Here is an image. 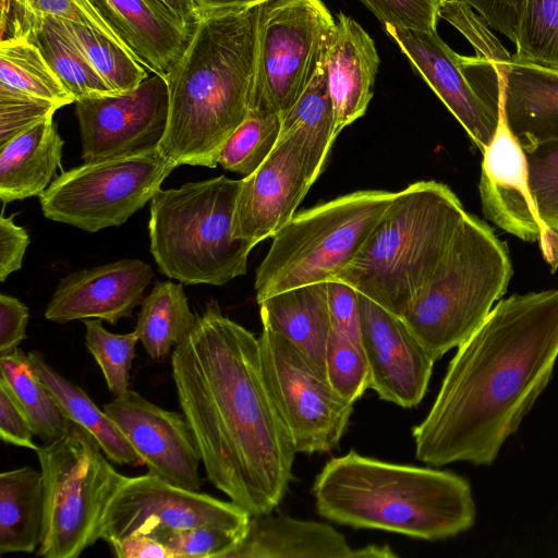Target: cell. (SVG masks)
Masks as SVG:
<instances>
[{
  "instance_id": "cell-1",
  "label": "cell",
  "mask_w": 558,
  "mask_h": 558,
  "mask_svg": "<svg viewBox=\"0 0 558 558\" xmlns=\"http://www.w3.org/2000/svg\"><path fill=\"white\" fill-rule=\"evenodd\" d=\"M171 369L209 482L251 515L271 513L296 452L264 377L259 339L211 300L173 349Z\"/></svg>"
},
{
  "instance_id": "cell-2",
  "label": "cell",
  "mask_w": 558,
  "mask_h": 558,
  "mask_svg": "<svg viewBox=\"0 0 558 558\" xmlns=\"http://www.w3.org/2000/svg\"><path fill=\"white\" fill-rule=\"evenodd\" d=\"M558 359V289L497 303L459 347L424 420L417 460L489 465L548 385Z\"/></svg>"
},
{
  "instance_id": "cell-3",
  "label": "cell",
  "mask_w": 558,
  "mask_h": 558,
  "mask_svg": "<svg viewBox=\"0 0 558 558\" xmlns=\"http://www.w3.org/2000/svg\"><path fill=\"white\" fill-rule=\"evenodd\" d=\"M259 5L202 15L167 73L168 122L157 148L175 167L215 168L222 147L248 116Z\"/></svg>"
},
{
  "instance_id": "cell-4",
  "label": "cell",
  "mask_w": 558,
  "mask_h": 558,
  "mask_svg": "<svg viewBox=\"0 0 558 558\" xmlns=\"http://www.w3.org/2000/svg\"><path fill=\"white\" fill-rule=\"evenodd\" d=\"M312 493L316 511L331 522L425 541L456 536L472 527L476 518L464 477L354 450L330 459L315 477Z\"/></svg>"
},
{
  "instance_id": "cell-5",
  "label": "cell",
  "mask_w": 558,
  "mask_h": 558,
  "mask_svg": "<svg viewBox=\"0 0 558 558\" xmlns=\"http://www.w3.org/2000/svg\"><path fill=\"white\" fill-rule=\"evenodd\" d=\"M466 211L451 189L417 181L400 192L336 279L401 317L425 287Z\"/></svg>"
},
{
  "instance_id": "cell-6",
  "label": "cell",
  "mask_w": 558,
  "mask_h": 558,
  "mask_svg": "<svg viewBox=\"0 0 558 558\" xmlns=\"http://www.w3.org/2000/svg\"><path fill=\"white\" fill-rule=\"evenodd\" d=\"M513 274L507 244L465 214L432 277L401 318L434 361L485 320Z\"/></svg>"
},
{
  "instance_id": "cell-7",
  "label": "cell",
  "mask_w": 558,
  "mask_h": 558,
  "mask_svg": "<svg viewBox=\"0 0 558 558\" xmlns=\"http://www.w3.org/2000/svg\"><path fill=\"white\" fill-rule=\"evenodd\" d=\"M242 179L225 175L159 189L150 199V253L183 284L222 286L247 269L250 242L233 236Z\"/></svg>"
},
{
  "instance_id": "cell-8",
  "label": "cell",
  "mask_w": 558,
  "mask_h": 558,
  "mask_svg": "<svg viewBox=\"0 0 558 558\" xmlns=\"http://www.w3.org/2000/svg\"><path fill=\"white\" fill-rule=\"evenodd\" d=\"M396 193L356 191L295 214L256 269L257 303L289 289L335 280L386 215Z\"/></svg>"
},
{
  "instance_id": "cell-9",
  "label": "cell",
  "mask_w": 558,
  "mask_h": 558,
  "mask_svg": "<svg viewBox=\"0 0 558 558\" xmlns=\"http://www.w3.org/2000/svg\"><path fill=\"white\" fill-rule=\"evenodd\" d=\"M45 515L36 554L77 558L102 538L107 510L126 476L105 457L96 438L71 421L60 438L36 450Z\"/></svg>"
},
{
  "instance_id": "cell-10",
  "label": "cell",
  "mask_w": 558,
  "mask_h": 558,
  "mask_svg": "<svg viewBox=\"0 0 558 558\" xmlns=\"http://www.w3.org/2000/svg\"><path fill=\"white\" fill-rule=\"evenodd\" d=\"M175 168L157 147L62 172L39 195L48 219L97 232L124 223Z\"/></svg>"
},
{
  "instance_id": "cell-11",
  "label": "cell",
  "mask_w": 558,
  "mask_h": 558,
  "mask_svg": "<svg viewBox=\"0 0 558 558\" xmlns=\"http://www.w3.org/2000/svg\"><path fill=\"white\" fill-rule=\"evenodd\" d=\"M336 20L322 0H269L259 5L250 111L286 113L324 57Z\"/></svg>"
},
{
  "instance_id": "cell-12",
  "label": "cell",
  "mask_w": 558,
  "mask_h": 558,
  "mask_svg": "<svg viewBox=\"0 0 558 558\" xmlns=\"http://www.w3.org/2000/svg\"><path fill=\"white\" fill-rule=\"evenodd\" d=\"M258 339L264 377L295 452L336 448L353 404L339 397L325 374L288 339L266 327Z\"/></svg>"
},
{
  "instance_id": "cell-13",
  "label": "cell",
  "mask_w": 558,
  "mask_h": 558,
  "mask_svg": "<svg viewBox=\"0 0 558 558\" xmlns=\"http://www.w3.org/2000/svg\"><path fill=\"white\" fill-rule=\"evenodd\" d=\"M329 153L303 130L279 138L260 167L242 179L233 236L254 246L272 238L295 215Z\"/></svg>"
},
{
  "instance_id": "cell-14",
  "label": "cell",
  "mask_w": 558,
  "mask_h": 558,
  "mask_svg": "<svg viewBox=\"0 0 558 558\" xmlns=\"http://www.w3.org/2000/svg\"><path fill=\"white\" fill-rule=\"evenodd\" d=\"M251 514L233 501L185 489L150 473L125 477L104 521L107 543L156 527L214 526L245 534Z\"/></svg>"
},
{
  "instance_id": "cell-15",
  "label": "cell",
  "mask_w": 558,
  "mask_h": 558,
  "mask_svg": "<svg viewBox=\"0 0 558 558\" xmlns=\"http://www.w3.org/2000/svg\"><path fill=\"white\" fill-rule=\"evenodd\" d=\"M74 104L84 162L135 154L157 147L165 134L168 84L166 76L153 73L133 90Z\"/></svg>"
},
{
  "instance_id": "cell-16",
  "label": "cell",
  "mask_w": 558,
  "mask_h": 558,
  "mask_svg": "<svg viewBox=\"0 0 558 558\" xmlns=\"http://www.w3.org/2000/svg\"><path fill=\"white\" fill-rule=\"evenodd\" d=\"M102 410L135 449L148 473L185 489H201L202 457L183 413L165 410L133 390L114 397Z\"/></svg>"
},
{
  "instance_id": "cell-17",
  "label": "cell",
  "mask_w": 558,
  "mask_h": 558,
  "mask_svg": "<svg viewBox=\"0 0 558 558\" xmlns=\"http://www.w3.org/2000/svg\"><path fill=\"white\" fill-rule=\"evenodd\" d=\"M359 305L371 389L399 407L417 405L427 391L435 361L401 317L361 293Z\"/></svg>"
},
{
  "instance_id": "cell-18",
  "label": "cell",
  "mask_w": 558,
  "mask_h": 558,
  "mask_svg": "<svg viewBox=\"0 0 558 558\" xmlns=\"http://www.w3.org/2000/svg\"><path fill=\"white\" fill-rule=\"evenodd\" d=\"M384 28L460 122L473 144L483 151L495 135L499 114L489 107L466 75L461 54L454 52L437 31Z\"/></svg>"
},
{
  "instance_id": "cell-19",
  "label": "cell",
  "mask_w": 558,
  "mask_h": 558,
  "mask_svg": "<svg viewBox=\"0 0 558 558\" xmlns=\"http://www.w3.org/2000/svg\"><path fill=\"white\" fill-rule=\"evenodd\" d=\"M153 276L150 265L137 258L72 272L59 281L45 318L59 324L98 318L116 325L142 304Z\"/></svg>"
},
{
  "instance_id": "cell-20",
  "label": "cell",
  "mask_w": 558,
  "mask_h": 558,
  "mask_svg": "<svg viewBox=\"0 0 558 558\" xmlns=\"http://www.w3.org/2000/svg\"><path fill=\"white\" fill-rule=\"evenodd\" d=\"M482 153L478 190L485 217L523 241H538L545 227L530 193L526 156L501 107L495 135Z\"/></svg>"
},
{
  "instance_id": "cell-21",
  "label": "cell",
  "mask_w": 558,
  "mask_h": 558,
  "mask_svg": "<svg viewBox=\"0 0 558 558\" xmlns=\"http://www.w3.org/2000/svg\"><path fill=\"white\" fill-rule=\"evenodd\" d=\"M492 60L501 110L523 150L558 141V74L512 59L504 46Z\"/></svg>"
},
{
  "instance_id": "cell-22",
  "label": "cell",
  "mask_w": 558,
  "mask_h": 558,
  "mask_svg": "<svg viewBox=\"0 0 558 558\" xmlns=\"http://www.w3.org/2000/svg\"><path fill=\"white\" fill-rule=\"evenodd\" d=\"M326 51L329 92L338 134L363 117L373 97L379 66L373 38L353 19L337 14Z\"/></svg>"
},
{
  "instance_id": "cell-23",
  "label": "cell",
  "mask_w": 558,
  "mask_h": 558,
  "mask_svg": "<svg viewBox=\"0 0 558 558\" xmlns=\"http://www.w3.org/2000/svg\"><path fill=\"white\" fill-rule=\"evenodd\" d=\"M128 50L149 72L166 76L191 33L149 0H88Z\"/></svg>"
},
{
  "instance_id": "cell-24",
  "label": "cell",
  "mask_w": 558,
  "mask_h": 558,
  "mask_svg": "<svg viewBox=\"0 0 558 558\" xmlns=\"http://www.w3.org/2000/svg\"><path fill=\"white\" fill-rule=\"evenodd\" d=\"M329 524L271 513L251 515L246 532L226 558H361Z\"/></svg>"
},
{
  "instance_id": "cell-25",
  "label": "cell",
  "mask_w": 558,
  "mask_h": 558,
  "mask_svg": "<svg viewBox=\"0 0 558 558\" xmlns=\"http://www.w3.org/2000/svg\"><path fill=\"white\" fill-rule=\"evenodd\" d=\"M258 305L263 327L292 342L325 374V351L331 331L327 282L278 292Z\"/></svg>"
},
{
  "instance_id": "cell-26",
  "label": "cell",
  "mask_w": 558,
  "mask_h": 558,
  "mask_svg": "<svg viewBox=\"0 0 558 558\" xmlns=\"http://www.w3.org/2000/svg\"><path fill=\"white\" fill-rule=\"evenodd\" d=\"M63 140L53 116L0 147V199L5 205L39 196L61 166Z\"/></svg>"
},
{
  "instance_id": "cell-27",
  "label": "cell",
  "mask_w": 558,
  "mask_h": 558,
  "mask_svg": "<svg viewBox=\"0 0 558 558\" xmlns=\"http://www.w3.org/2000/svg\"><path fill=\"white\" fill-rule=\"evenodd\" d=\"M45 515L40 471L23 466L0 474V555L36 553Z\"/></svg>"
},
{
  "instance_id": "cell-28",
  "label": "cell",
  "mask_w": 558,
  "mask_h": 558,
  "mask_svg": "<svg viewBox=\"0 0 558 558\" xmlns=\"http://www.w3.org/2000/svg\"><path fill=\"white\" fill-rule=\"evenodd\" d=\"M28 359L46 387L71 421L86 428L98 441L105 456L114 464H137L140 456L117 424L100 410L76 384L54 371L38 351Z\"/></svg>"
},
{
  "instance_id": "cell-29",
  "label": "cell",
  "mask_w": 558,
  "mask_h": 558,
  "mask_svg": "<svg viewBox=\"0 0 558 558\" xmlns=\"http://www.w3.org/2000/svg\"><path fill=\"white\" fill-rule=\"evenodd\" d=\"M135 332L153 361H162L196 323L182 283L157 281L144 298Z\"/></svg>"
},
{
  "instance_id": "cell-30",
  "label": "cell",
  "mask_w": 558,
  "mask_h": 558,
  "mask_svg": "<svg viewBox=\"0 0 558 558\" xmlns=\"http://www.w3.org/2000/svg\"><path fill=\"white\" fill-rule=\"evenodd\" d=\"M0 381L14 397L35 436L44 444L63 436L71 420L34 369L28 355L21 349L0 355Z\"/></svg>"
},
{
  "instance_id": "cell-31",
  "label": "cell",
  "mask_w": 558,
  "mask_h": 558,
  "mask_svg": "<svg viewBox=\"0 0 558 558\" xmlns=\"http://www.w3.org/2000/svg\"><path fill=\"white\" fill-rule=\"evenodd\" d=\"M26 37L37 45L50 68L75 101L87 97L114 94L65 34L58 19L40 17L32 25Z\"/></svg>"
},
{
  "instance_id": "cell-32",
  "label": "cell",
  "mask_w": 558,
  "mask_h": 558,
  "mask_svg": "<svg viewBox=\"0 0 558 558\" xmlns=\"http://www.w3.org/2000/svg\"><path fill=\"white\" fill-rule=\"evenodd\" d=\"M0 85L51 101L60 108L75 101L40 49L26 36L1 39Z\"/></svg>"
},
{
  "instance_id": "cell-33",
  "label": "cell",
  "mask_w": 558,
  "mask_h": 558,
  "mask_svg": "<svg viewBox=\"0 0 558 558\" xmlns=\"http://www.w3.org/2000/svg\"><path fill=\"white\" fill-rule=\"evenodd\" d=\"M57 19V17H56ZM92 68L117 94L136 88L149 71L124 47L83 24L58 19Z\"/></svg>"
},
{
  "instance_id": "cell-34",
  "label": "cell",
  "mask_w": 558,
  "mask_h": 558,
  "mask_svg": "<svg viewBox=\"0 0 558 558\" xmlns=\"http://www.w3.org/2000/svg\"><path fill=\"white\" fill-rule=\"evenodd\" d=\"M512 59L558 74V0H519Z\"/></svg>"
},
{
  "instance_id": "cell-35",
  "label": "cell",
  "mask_w": 558,
  "mask_h": 558,
  "mask_svg": "<svg viewBox=\"0 0 558 558\" xmlns=\"http://www.w3.org/2000/svg\"><path fill=\"white\" fill-rule=\"evenodd\" d=\"M43 16H52L92 27L128 48L88 0H2L1 39L26 36Z\"/></svg>"
},
{
  "instance_id": "cell-36",
  "label": "cell",
  "mask_w": 558,
  "mask_h": 558,
  "mask_svg": "<svg viewBox=\"0 0 558 558\" xmlns=\"http://www.w3.org/2000/svg\"><path fill=\"white\" fill-rule=\"evenodd\" d=\"M296 130L306 131L312 138L329 150L338 136L328 85L326 52L302 95L281 116L279 138Z\"/></svg>"
},
{
  "instance_id": "cell-37",
  "label": "cell",
  "mask_w": 558,
  "mask_h": 558,
  "mask_svg": "<svg viewBox=\"0 0 558 558\" xmlns=\"http://www.w3.org/2000/svg\"><path fill=\"white\" fill-rule=\"evenodd\" d=\"M280 129V114L250 111L222 147L218 163L244 177L252 174L275 148Z\"/></svg>"
},
{
  "instance_id": "cell-38",
  "label": "cell",
  "mask_w": 558,
  "mask_h": 558,
  "mask_svg": "<svg viewBox=\"0 0 558 558\" xmlns=\"http://www.w3.org/2000/svg\"><path fill=\"white\" fill-rule=\"evenodd\" d=\"M85 344L102 372L106 384L114 397L124 395L130 386V373L135 357V345L140 341L134 331L112 333L101 319H84Z\"/></svg>"
},
{
  "instance_id": "cell-39",
  "label": "cell",
  "mask_w": 558,
  "mask_h": 558,
  "mask_svg": "<svg viewBox=\"0 0 558 558\" xmlns=\"http://www.w3.org/2000/svg\"><path fill=\"white\" fill-rule=\"evenodd\" d=\"M325 375L336 393L354 404L372 384L362 344L331 329L325 351Z\"/></svg>"
},
{
  "instance_id": "cell-40",
  "label": "cell",
  "mask_w": 558,
  "mask_h": 558,
  "mask_svg": "<svg viewBox=\"0 0 558 558\" xmlns=\"http://www.w3.org/2000/svg\"><path fill=\"white\" fill-rule=\"evenodd\" d=\"M524 153L529 189L539 220L558 233V141Z\"/></svg>"
},
{
  "instance_id": "cell-41",
  "label": "cell",
  "mask_w": 558,
  "mask_h": 558,
  "mask_svg": "<svg viewBox=\"0 0 558 558\" xmlns=\"http://www.w3.org/2000/svg\"><path fill=\"white\" fill-rule=\"evenodd\" d=\"M147 535L169 548L175 558H226L244 536L214 526L156 527Z\"/></svg>"
},
{
  "instance_id": "cell-42",
  "label": "cell",
  "mask_w": 558,
  "mask_h": 558,
  "mask_svg": "<svg viewBox=\"0 0 558 558\" xmlns=\"http://www.w3.org/2000/svg\"><path fill=\"white\" fill-rule=\"evenodd\" d=\"M58 109L51 101L0 85V147Z\"/></svg>"
},
{
  "instance_id": "cell-43",
  "label": "cell",
  "mask_w": 558,
  "mask_h": 558,
  "mask_svg": "<svg viewBox=\"0 0 558 558\" xmlns=\"http://www.w3.org/2000/svg\"><path fill=\"white\" fill-rule=\"evenodd\" d=\"M381 22L383 27L437 31L442 0H361Z\"/></svg>"
},
{
  "instance_id": "cell-44",
  "label": "cell",
  "mask_w": 558,
  "mask_h": 558,
  "mask_svg": "<svg viewBox=\"0 0 558 558\" xmlns=\"http://www.w3.org/2000/svg\"><path fill=\"white\" fill-rule=\"evenodd\" d=\"M327 300L331 329L362 344L359 292L350 284L335 279L327 282Z\"/></svg>"
},
{
  "instance_id": "cell-45",
  "label": "cell",
  "mask_w": 558,
  "mask_h": 558,
  "mask_svg": "<svg viewBox=\"0 0 558 558\" xmlns=\"http://www.w3.org/2000/svg\"><path fill=\"white\" fill-rule=\"evenodd\" d=\"M35 433L23 410L4 384L0 381V437L17 447L37 450Z\"/></svg>"
},
{
  "instance_id": "cell-46",
  "label": "cell",
  "mask_w": 558,
  "mask_h": 558,
  "mask_svg": "<svg viewBox=\"0 0 558 558\" xmlns=\"http://www.w3.org/2000/svg\"><path fill=\"white\" fill-rule=\"evenodd\" d=\"M28 307L19 299L0 294V355L19 349L26 338Z\"/></svg>"
},
{
  "instance_id": "cell-47",
  "label": "cell",
  "mask_w": 558,
  "mask_h": 558,
  "mask_svg": "<svg viewBox=\"0 0 558 558\" xmlns=\"http://www.w3.org/2000/svg\"><path fill=\"white\" fill-rule=\"evenodd\" d=\"M15 214L0 218V281L4 282L12 272L22 267L23 257L29 244L27 231L14 222Z\"/></svg>"
},
{
  "instance_id": "cell-48",
  "label": "cell",
  "mask_w": 558,
  "mask_h": 558,
  "mask_svg": "<svg viewBox=\"0 0 558 558\" xmlns=\"http://www.w3.org/2000/svg\"><path fill=\"white\" fill-rule=\"evenodd\" d=\"M475 9L490 28L505 35L512 43L519 0H461Z\"/></svg>"
},
{
  "instance_id": "cell-49",
  "label": "cell",
  "mask_w": 558,
  "mask_h": 558,
  "mask_svg": "<svg viewBox=\"0 0 558 558\" xmlns=\"http://www.w3.org/2000/svg\"><path fill=\"white\" fill-rule=\"evenodd\" d=\"M108 544L119 558H175L169 548L147 534L134 533Z\"/></svg>"
},
{
  "instance_id": "cell-50",
  "label": "cell",
  "mask_w": 558,
  "mask_h": 558,
  "mask_svg": "<svg viewBox=\"0 0 558 558\" xmlns=\"http://www.w3.org/2000/svg\"><path fill=\"white\" fill-rule=\"evenodd\" d=\"M186 32L192 33L201 17L194 0H149Z\"/></svg>"
},
{
  "instance_id": "cell-51",
  "label": "cell",
  "mask_w": 558,
  "mask_h": 558,
  "mask_svg": "<svg viewBox=\"0 0 558 558\" xmlns=\"http://www.w3.org/2000/svg\"><path fill=\"white\" fill-rule=\"evenodd\" d=\"M269 0H194L199 15L244 10L263 4Z\"/></svg>"
},
{
  "instance_id": "cell-52",
  "label": "cell",
  "mask_w": 558,
  "mask_h": 558,
  "mask_svg": "<svg viewBox=\"0 0 558 558\" xmlns=\"http://www.w3.org/2000/svg\"><path fill=\"white\" fill-rule=\"evenodd\" d=\"M544 258L550 265L551 270L558 267V233L545 228L538 239Z\"/></svg>"
}]
</instances>
